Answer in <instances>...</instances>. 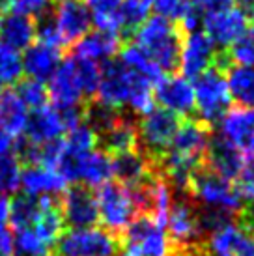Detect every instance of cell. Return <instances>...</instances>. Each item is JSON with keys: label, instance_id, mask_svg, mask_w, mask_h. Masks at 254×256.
Wrapping results in <instances>:
<instances>
[{"label": "cell", "instance_id": "8fae6325", "mask_svg": "<svg viewBox=\"0 0 254 256\" xmlns=\"http://www.w3.org/2000/svg\"><path fill=\"white\" fill-rule=\"evenodd\" d=\"M202 245L208 256H254V240L247 228L236 220L212 232Z\"/></svg>", "mask_w": 254, "mask_h": 256}, {"label": "cell", "instance_id": "f35d334b", "mask_svg": "<svg viewBox=\"0 0 254 256\" xmlns=\"http://www.w3.org/2000/svg\"><path fill=\"white\" fill-rule=\"evenodd\" d=\"M14 249L19 256H45L49 249L32 232V228L14 230Z\"/></svg>", "mask_w": 254, "mask_h": 256}, {"label": "cell", "instance_id": "5b68a950", "mask_svg": "<svg viewBox=\"0 0 254 256\" xmlns=\"http://www.w3.org/2000/svg\"><path fill=\"white\" fill-rule=\"evenodd\" d=\"M192 88H194V108L198 112V120H202L212 128L215 122H220V118L230 110L232 105L226 73L213 66L194 78Z\"/></svg>", "mask_w": 254, "mask_h": 256}, {"label": "cell", "instance_id": "74e56055", "mask_svg": "<svg viewBox=\"0 0 254 256\" xmlns=\"http://www.w3.org/2000/svg\"><path fill=\"white\" fill-rule=\"evenodd\" d=\"M228 58L232 64L252 66L254 68V21L248 24L245 34L230 47Z\"/></svg>", "mask_w": 254, "mask_h": 256}, {"label": "cell", "instance_id": "83f0119b", "mask_svg": "<svg viewBox=\"0 0 254 256\" xmlns=\"http://www.w3.org/2000/svg\"><path fill=\"white\" fill-rule=\"evenodd\" d=\"M230 98L240 107H254V68L232 64L226 70Z\"/></svg>", "mask_w": 254, "mask_h": 256}, {"label": "cell", "instance_id": "e575fe53", "mask_svg": "<svg viewBox=\"0 0 254 256\" xmlns=\"http://www.w3.org/2000/svg\"><path fill=\"white\" fill-rule=\"evenodd\" d=\"M36 21V40L43 45H49L52 49L56 50H66V43H64L62 36H60V32L56 28V22H54V15L47 12V14L40 15Z\"/></svg>", "mask_w": 254, "mask_h": 256}, {"label": "cell", "instance_id": "836d02e7", "mask_svg": "<svg viewBox=\"0 0 254 256\" xmlns=\"http://www.w3.org/2000/svg\"><path fill=\"white\" fill-rule=\"evenodd\" d=\"M22 164L17 159V156L8 154L0 157V194L15 192L21 185Z\"/></svg>", "mask_w": 254, "mask_h": 256}, {"label": "cell", "instance_id": "f6af8a7d", "mask_svg": "<svg viewBox=\"0 0 254 256\" xmlns=\"http://www.w3.org/2000/svg\"><path fill=\"white\" fill-rule=\"evenodd\" d=\"M14 146H15V138H14V136L8 135V133H4V131L0 129V157L8 156V154H12Z\"/></svg>", "mask_w": 254, "mask_h": 256}, {"label": "cell", "instance_id": "f907efd6", "mask_svg": "<svg viewBox=\"0 0 254 256\" xmlns=\"http://www.w3.org/2000/svg\"><path fill=\"white\" fill-rule=\"evenodd\" d=\"M45 256H58V254H45Z\"/></svg>", "mask_w": 254, "mask_h": 256}, {"label": "cell", "instance_id": "4316f807", "mask_svg": "<svg viewBox=\"0 0 254 256\" xmlns=\"http://www.w3.org/2000/svg\"><path fill=\"white\" fill-rule=\"evenodd\" d=\"M152 4L150 0H124L116 12V21H118V32L124 43H127L136 34L144 22L150 19Z\"/></svg>", "mask_w": 254, "mask_h": 256}, {"label": "cell", "instance_id": "ffe728a7", "mask_svg": "<svg viewBox=\"0 0 254 256\" xmlns=\"http://www.w3.org/2000/svg\"><path fill=\"white\" fill-rule=\"evenodd\" d=\"M243 163H245L243 156L232 144L224 140L220 135H212L208 150H206L204 164H208L213 172H217L222 178L234 180L238 178Z\"/></svg>", "mask_w": 254, "mask_h": 256}, {"label": "cell", "instance_id": "1f68e13d", "mask_svg": "<svg viewBox=\"0 0 254 256\" xmlns=\"http://www.w3.org/2000/svg\"><path fill=\"white\" fill-rule=\"evenodd\" d=\"M60 148L70 156L82 157L98 148V135L94 133L90 126H86L82 122L75 128L68 129L66 136L60 140Z\"/></svg>", "mask_w": 254, "mask_h": 256}, {"label": "cell", "instance_id": "7dc6e473", "mask_svg": "<svg viewBox=\"0 0 254 256\" xmlns=\"http://www.w3.org/2000/svg\"><path fill=\"white\" fill-rule=\"evenodd\" d=\"M240 2V6H243V8H247V10H250L252 12V8H250V0H238ZM254 14V12H252Z\"/></svg>", "mask_w": 254, "mask_h": 256}, {"label": "cell", "instance_id": "484cf974", "mask_svg": "<svg viewBox=\"0 0 254 256\" xmlns=\"http://www.w3.org/2000/svg\"><path fill=\"white\" fill-rule=\"evenodd\" d=\"M28 120L26 105L21 101L14 88L0 90V129L15 138L24 131Z\"/></svg>", "mask_w": 254, "mask_h": 256}, {"label": "cell", "instance_id": "d6a6232c", "mask_svg": "<svg viewBox=\"0 0 254 256\" xmlns=\"http://www.w3.org/2000/svg\"><path fill=\"white\" fill-rule=\"evenodd\" d=\"M22 78V60L19 52L0 43V90Z\"/></svg>", "mask_w": 254, "mask_h": 256}, {"label": "cell", "instance_id": "60d3db41", "mask_svg": "<svg viewBox=\"0 0 254 256\" xmlns=\"http://www.w3.org/2000/svg\"><path fill=\"white\" fill-rule=\"evenodd\" d=\"M236 187L240 191L241 198L247 200L250 208H254V156L248 157L247 161L243 163L240 174H238Z\"/></svg>", "mask_w": 254, "mask_h": 256}, {"label": "cell", "instance_id": "30bf717a", "mask_svg": "<svg viewBox=\"0 0 254 256\" xmlns=\"http://www.w3.org/2000/svg\"><path fill=\"white\" fill-rule=\"evenodd\" d=\"M60 200L64 222L71 228H92L98 224V200L90 187L73 185L62 192Z\"/></svg>", "mask_w": 254, "mask_h": 256}, {"label": "cell", "instance_id": "e0dca14e", "mask_svg": "<svg viewBox=\"0 0 254 256\" xmlns=\"http://www.w3.org/2000/svg\"><path fill=\"white\" fill-rule=\"evenodd\" d=\"M56 28L62 36L66 47H71L88 34L92 17L90 10L84 4V0H66L60 2L58 8L52 12Z\"/></svg>", "mask_w": 254, "mask_h": 256}, {"label": "cell", "instance_id": "ba28073f", "mask_svg": "<svg viewBox=\"0 0 254 256\" xmlns=\"http://www.w3.org/2000/svg\"><path fill=\"white\" fill-rule=\"evenodd\" d=\"M252 15L254 14L247 8L232 6L217 14L204 15L202 28L215 47H219V50H226L245 34L248 24L254 21Z\"/></svg>", "mask_w": 254, "mask_h": 256}, {"label": "cell", "instance_id": "d6986e66", "mask_svg": "<svg viewBox=\"0 0 254 256\" xmlns=\"http://www.w3.org/2000/svg\"><path fill=\"white\" fill-rule=\"evenodd\" d=\"M98 148H101V152H105L110 157L138 150L140 148L138 122L131 114L122 112L110 128L98 135Z\"/></svg>", "mask_w": 254, "mask_h": 256}, {"label": "cell", "instance_id": "8d00e7d4", "mask_svg": "<svg viewBox=\"0 0 254 256\" xmlns=\"http://www.w3.org/2000/svg\"><path fill=\"white\" fill-rule=\"evenodd\" d=\"M75 62H77L78 78H80V86H82V94H84L86 101L96 100L99 90V80H101V68H98L96 62L82 60V58H75Z\"/></svg>", "mask_w": 254, "mask_h": 256}, {"label": "cell", "instance_id": "ee69618b", "mask_svg": "<svg viewBox=\"0 0 254 256\" xmlns=\"http://www.w3.org/2000/svg\"><path fill=\"white\" fill-rule=\"evenodd\" d=\"M240 222L247 228V232L250 234V238L254 240V208H248V210H243L240 214Z\"/></svg>", "mask_w": 254, "mask_h": 256}, {"label": "cell", "instance_id": "7c38bea8", "mask_svg": "<svg viewBox=\"0 0 254 256\" xmlns=\"http://www.w3.org/2000/svg\"><path fill=\"white\" fill-rule=\"evenodd\" d=\"M47 92H49V98L52 100V107L58 108V110L80 107L84 103L82 101L84 94H82L75 58H68L58 66V70L49 80Z\"/></svg>", "mask_w": 254, "mask_h": 256}, {"label": "cell", "instance_id": "c3c4849f", "mask_svg": "<svg viewBox=\"0 0 254 256\" xmlns=\"http://www.w3.org/2000/svg\"><path fill=\"white\" fill-rule=\"evenodd\" d=\"M4 10H6V0H0V19L4 17Z\"/></svg>", "mask_w": 254, "mask_h": 256}, {"label": "cell", "instance_id": "b9f144b4", "mask_svg": "<svg viewBox=\"0 0 254 256\" xmlns=\"http://www.w3.org/2000/svg\"><path fill=\"white\" fill-rule=\"evenodd\" d=\"M122 2H124V0H84V4L88 6V10L94 14V19L116 15Z\"/></svg>", "mask_w": 254, "mask_h": 256}, {"label": "cell", "instance_id": "4fadbf2b", "mask_svg": "<svg viewBox=\"0 0 254 256\" xmlns=\"http://www.w3.org/2000/svg\"><path fill=\"white\" fill-rule=\"evenodd\" d=\"M219 49L212 43V40L204 32H189L184 40L182 47V60H180V72L185 78H196L215 66Z\"/></svg>", "mask_w": 254, "mask_h": 256}, {"label": "cell", "instance_id": "cb8c5ba5", "mask_svg": "<svg viewBox=\"0 0 254 256\" xmlns=\"http://www.w3.org/2000/svg\"><path fill=\"white\" fill-rule=\"evenodd\" d=\"M21 185L30 196H52V194L60 196L66 191L68 182L54 168L34 164V166L22 168Z\"/></svg>", "mask_w": 254, "mask_h": 256}, {"label": "cell", "instance_id": "277c9868", "mask_svg": "<svg viewBox=\"0 0 254 256\" xmlns=\"http://www.w3.org/2000/svg\"><path fill=\"white\" fill-rule=\"evenodd\" d=\"M122 256H174V243L161 222L138 215L122 236Z\"/></svg>", "mask_w": 254, "mask_h": 256}, {"label": "cell", "instance_id": "7bdbcfd3", "mask_svg": "<svg viewBox=\"0 0 254 256\" xmlns=\"http://www.w3.org/2000/svg\"><path fill=\"white\" fill-rule=\"evenodd\" d=\"M189 2L196 8L202 15H212V14H217V12H222V10H228V8L236 6V4H234L236 0H189Z\"/></svg>", "mask_w": 254, "mask_h": 256}, {"label": "cell", "instance_id": "ac0fdd59", "mask_svg": "<svg viewBox=\"0 0 254 256\" xmlns=\"http://www.w3.org/2000/svg\"><path fill=\"white\" fill-rule=\"evenodd\" d=\"M64 131H66V124L60 110L47 103L32 110L22 133H24V140L38 146H47L60 140V135Z\"/></svg>", "mask_w": 254, "mask_h": 256}, {"label": "cell", "instance_id": "9c48e42d", "mask_svg": "<svg viewBox=\"0 0 254 256\" xmlns=\"http://www.w3.org/2000/svg\"><path fill=\"white\" fill-rule=\"evenodd\" d=\"M168 238L174 247H192L202 245V230L198 220V208L189 196H180L172 200L168 217H166Z\"/></svg>", "mask_w": 254, "mask_h": 256}, {"label": "cell", "instance_id": "bcb514c9", "mask_svg": "<svg viewBox=\"0 0 254 256\" xmlns=\"http://www.w3.org/2000/svg\"><path fill=\"white\" fill-rule=\"evenodd\" d=\"M10 219V200L8 196L0 194V224H4Z\"/></svg>", "mask_w": 254, "mask_h": 256}, {"label": "cell", "instance_id": "2e32d148", "mask_svg": "<svg viewBox=\"0 0 254 256\" xmlns=\"http://www.w3.org/2000/svg\"><path fill=\"white\" fill-rule=\"evenodd\" d=\"M154 96L162 108L178 114L180 118H190V114L194 112V88L184 75H164L157 82Z\"/></svg>", "mask_w": 254, "mask_h": 256}, {"label": "cell", "instance_id": "7402d4cb", "mask_svg": "<svg viewBox=\"0 0 254 256\" xmlns=\"http://www.w3.org/2000/svg\"><path fill=\"white\" fill-rule=\"evenodd\" d=\"M21 60L22 72L28 73V78L45 82V80H50V77L58 70L60 60H62V52L49 47V45L36 42L28 49H24Z\"/></svg>", "mask_w": 254, "mask_h": 256}, {"label": "cell", "instance_id": "9a60e30c", "mask_svg": "<svg viewBox=\"0 0 254 256\" xmlns=\"http://www.w3.org/2000/svg\"><path fill=\"white\" fill-rule=\"evenodd\" d=\"M129 82H131V72L124 66L120 58L106 60L101 68V80H99V90L96 100L105 103L106 107L120 110L124 105H127Z\"/></svg>", "mask_w": 254, "mask_h": 256}, {"label": "cell", "instance_id": "d590c367", "mask_svg": "<svg viewBox=\"0 0 254 256\" xmlns=\"http://www.w3.org/2000/svg\"><path fill=\"white\" fill-rule=\"evenodd\" d=\"M15 92L21 98L22 103L32 108V110L47 105V101H49L47 86L40 82V80H34V78H21L17 82V90Z\"/></svg>", "mask_w": 254, "mask_h": 256}, {"label": "cell", "instance_id": "5bb4252c", "mask_svg": "<svg viewBox=\"0 0 254 256\" xmlns=\"http://www.w3.org/2000/svg\"><path fill=\"white\" fill-rule=\"evenodd\" d=\"M220 136L241 156H254V107L230 108L220 118Z\"/></svg>", "mask_w": 254, "mask_h": 256}, {"label": "cell", "instance_id": "7a4b0ae2", "mask_svg": "<svg viewBox=\"0 0 254 256\" xmlns=\"http://www.w3.org/2000/svg\"><path fill=\"white\" fill-rule=\"evenodd\" d=\"M187 196L196 206L234 217L243 212V198L232 180L213 172L208 164L196 166L189 176Z\"/></svg>", "mask_w": 254, "mask_h": 256}, {"label": "cell", "instance_id": "6da1fadb", "mask_svg": "<svg viewBox=\"0 0 254 256\" xmlns=\"http://www.w3.org/2000/svg\"><path fill=\"white\" fill-rule=\"evenodd\" d=\"M185 36L187 34L178 22L164 19L161 15H152L136 30L133 43L162 73L176 75V72H180Z\"/></svg>", "mask_w": 254, "mask_h": 256}, {"label": "cell", "instance_id": "f1b7e54d", "mask_svg": "<svg viewBox=\"0 0 254 256\" xmlns=\"http://www.w3.org/2000/svg\"><path fill=\"white\" fill-rule=\"evenodd\" d=\"M112 178V157L101 150H94L80 163V176L86 187H101Z\"/></svg>", "mask_w": 254, "mask_h": 256}, {"label": "cell", "instance_id": "ab89813d", "mask_svg": "<svg viewBox=\"0 0 254 256\" xmlns=\"http://www.w3.org/2000/svg\"><path fill=\"white\" fill-rule=\"evenodd\" d=\"M6 8H10V12L15 15L38 19L40 15L49 12L50 0H6Z\"/></svg>", "mask_w": 254, "mask_h": 256}, {"label": "cell", "instance_id": "f546056e", "mask_svg": "<svg viewBox=\"0 0 254 256\" xmlns=\"http://www.w3.org/2000/svg\"><path fill=\"white\" fill-rule=\"evenodd\" d=\"M43 210V196H30V194H15L10 202V220L14 230L30 228L40 217Z\"/></svg>", "mask_w": 254, "mask_h": 256}, {"label": "cell", "instance_id": "d4e9b609", "mask_svg": "<svg viewBox=\"0 0 254 256\" xmlns=\"http://www.w3.org/2000/svg\"><path fill=\"white\" fill-rule=\"evenodd\" d=\"M36 21L24 15H4L0 19V43L14 50H24L34 43Z\"/></svg>", "mask_w": 254, "mask_h": 256}, {"label": "cell", "instance_id": "44dd1931", "mask_svg": "<svg viewBox=\"0 0 254 256\" xmlns=\"http://www.w3.org/2000/svg\"><path fill=\"white\" fill-rule=\"evenodd\" d=\"M157 170L159 168L152 161H148V157L142 154L140 148L112 157V176H116L118 182L129 189L144 184Z\"/></svg>", "mask_w": 254, "mask_h": 256}, {"label": "cell", "instance_id": "681fc988", "mask_svg": "<svg viewBox=\"0 0 254 256\" xmlns=\"http://www.w3.org/2000/svg\"><path fill=\"white\" fill-rule=\"evenodd\" d=\"M250 8H252V12H254V0H250Z\"/></svg>", "mask_w": 254, "mask_h": 256}, {"label": "cell", "instance_id": "8992f818", "mask_svg": "<svg viewBox=\"0 0 254 256\" xmlns=\"http://www.w3.org/2000/svg\"><path fill=\"white\" fill-rule=\"evenodd\" d=\"M54 247L58 256H120L122 238L103 228H71Z\"/></svg>", "mask_w": 254, "mask_h": 256}, {"label": "cell", "instance_id": "52a82bcc", "mask_svg": "<svg viewBox=\"0 0 254 256\" xmlns=\"http://www.w3.org/2000/svg\"><path fill=\"white\" fill-rule=\"evenodd\" d=\"M98 215L103 226L116 236H124L129 224L138 214L133 194L126 185L120 182H106L105 185L98 187Z\"/></svg>", "mask_w": 254, "mask_h": 256}, {"label": "cell", "instance_id": "603a6c76", "mask_svg": "<svg viewBox=\"0 0 254 256\" xmlns=\"http://www.w3.org/2000/svg\"><path fill=\"white\" fill-rule=\"evenodd\" d=\"M124 40L118 34L112 32H103V30H94L86 34L80 42L75 43L73 56L98 62V60H110L116 52H120Z\"/></svg>", "mask_w": 254, "mask_h": 256}, {"label": "cell", "instance_id": "4dcf8cb0", "mask_svg": "<svg viewBox=\"0 0 254 256\" xmlns=\"http://www.w3.org/2000/svg\"><path fill=\"white\" fill-rule=\"evenodd\" d=\"M120 52H122L120 60L124 62V66H126L127 70L138 73V75L148 78L150 82H156V84L162 78L161 70H159V68H157V66L154 64V62H152V60H150V58L146 56L133 42L124 43Z\"/></svg>", "mask_w": 254, "mask_h": 256}, {"label": "cell", "instance_id": "816d5d0a", "mask_svg": "<svg viewBox=\"0 0 254 256\" xmlns=\"http://www.w3.org/2000/svg\"><path fill=\"white\" fill-rule=\"evenodd\" d=\"M58 2H66V0H58Z\"/></svg>", "mask_w": 254, "mask_h": 256}, {"label": "cell", "instance_id": "3957f363", "mask_svg": "<svg viewBox=\"0 0 254 256\" xmlns=\"http://www.w3.org/2000/svg\"><path fill=\"white\" fill-rule=\"evenodd\" d=\"M184 118L170 112L166 108H152L138 120V140L140 152L148 157V161L159 168L162 157L166 154L172 138ZM161 170V168H159Z\"/></svg>", "mask_w": 254, "mask_h": 256}]
</instances>
